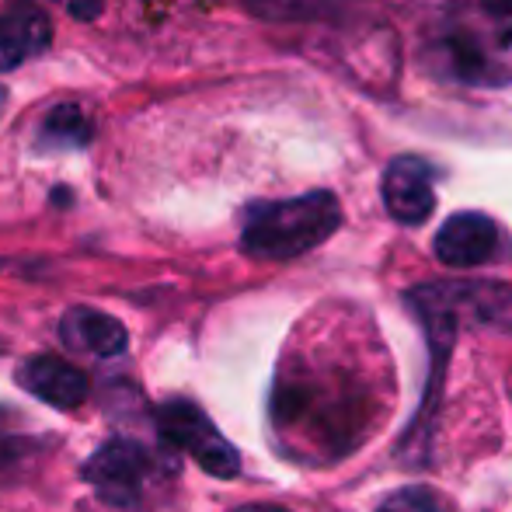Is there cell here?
<instances>
[{"label":"cell","mask_w":512,"mask_h":512,"mask_svg":"<svg viewBox=\"0 0 512 512\" xmlns=\"http://www.w3.org/2000/svg\"><path fill=\"white\" fill-rule=\"evenodd\" d=\"M338 223H342V206L324 189L297 199L255 203L244 216L241 248L262 262H290L328 241Z\"/></svg>","instance_id":"cell-1"},{"label":"cell","mask_w":512,"mask_h":512,"mask_svg":"<svg viewBox=\"0 0 512 512\" xmlns=\"http://www.w3.org/2000/svg\"><path fill=\"white\" fill-rule=\"evenodd\" d=\"M49 39H53V25L42 7L18 0L0 11V74L18 70L25 60L46 53Z\"/></svg>","instance_id":"cell-7"},{"label":"cell","mask_w":512,"mask_h":512,"mask_svg":"<svg viewBox=\"0 0 512 512\" xmlns=\"http://www.w3.org/2000/svg\"><path fill=\"white\" fill-rule=\"evenodd\" d=\"M234 512H286V509H279V506H241Z\"/></svg>","instance_id":"cell-14"},{"label":"cell","mask_w":512,"mask_h":512,"mask_svg":"<svg viewBox=\"0 0 512 512\" xmlns=\"http://www.w3.org/2000/svg\"><path fill=\"white\" fill-rule=\"evenodd\" d=\"M384 206L405 227H418L436 209V189H432V168L429 161L415 154L394 157L384 171Z\"/></svg>","instance_id":"cell-4"},{"label":"cell","mask_w":512,"mask_h":512,"mask_svg":"<svg viewBox=\"0 0 512 512\" xmlns=\"http://www.w3.org/2000/svg\"><path fill=\"white\" fill-rule=\"evenodd\" d=\"M25 450H28V443H21V439H11V436L0 432V474L11 471V467L25 457Z\"/></svg>","instance_id":"cell-12"},{"label":"cell","mask_w":512,"mask_h":512,"mask_svg":"<svg viewBox=\"0 0 512 512\" xmlns=\"http://www.w3.org/2000/svg\"><path fill=\"white\" fill-rule=\"evenodd\" d=\"M377 512H446V509H443V499H439L432 488L408 485V488H398V492L387 495Z\"/></svg>","instance_id":"cell-11"},{"label":"cell","mask_w":512,"mask_h":512,"mask_svg":"<svg viewBox=\"0 0 512 512\" xmlns=\"http://www.w3.org/2000/svg\"><path fill=\"white\" fill-rule=\"evenodd\" d=\"M157 436L171 446L182 450L203 467L213 478H234L241 471V453L216 432V425L209 422V415L199 405L185 398H171L157 408Z\"/></svg>","instance_id":"cell-3"},{"label":"cell","mask_w":512,"mask_h":512,"mask_svg":"<svg viewBox=\"0 0 512 512\" xmlns=\"http://www.w3.org/2000/svg\"><path fill=\"white\" fill-rule=\"evenodd\" d=\"M4 102H7V91H4V84H0V112H4Z\"/></svg>","instance_id":"cell-15"},{"label":"cell","mask_w":512,"mask_h":512,"mask_svg":"<svg viewBox=\"0 0 512 512\" xmlns=\"http://www.w3.org/2000/svg\"><path fill=\"white\" fill-rule=\"evenodd\" d=\"M432 251L450 269H474V265H485L488 258H495V251H499V227L492 223V216L474 213V209L471 213H453L439 227Z\"/></svg>","instance_id":"cell-5"},{"label":"cell","mask_w":512,"mask_h":512,"mask_svg":"<svg viewBox=\"0 0 512 512\" xmlns=\"http://www.w3.org/2000/svg\"><path fill=\"white\" fill-rule=\"evenodd\" d=\"M91 136H95V126H91V119L84 115V108L74 102H63V105L49 108V115L42 119L39 150H74V147L91 143Z\"/></svg>","instance_id":"cell-10"},{"label":"cell","mask_w":512,"mask_h":512,"mask_svg":"<svg viewBox=\"0 0 512 512\" xmlns=\"http://www.w3.org/2000/svg\"><path fill=\"white\" fill-rule=\"evenodd\" d=\"M67 11L77 21H95L102 14V0H67Z\"/></svg>","instance_id":"cell-13"},{"label":"cell","mask_w":512,"mask_h":512,"mask_svg":"<svg viewBox=\"0 0 512 512\" xmlns=\"http://www.w3.org/2000/svg\"><path fill=\"white\" fill-rule=\"evenodd\" d=\"M18 384L49 408L70 411L88 398V377L60 356H32L18 366Z\"/></svg>","instance_id":"cell-6"},{"label":"cell","mask_w":512,"mask_h":512,"mask_svg":"<svg viewBox=\"0 0 512 512\" xmlns=\"http://www.w3.org/2000/svg\"><path fill=\"white\" fill-rule=\"evenodd\" d=\"M178 474V460L140 439H108L84 464V481L112 509L140 512Z\"/></svg>","instance_id":"cell-2"},{"label":"cell","mask_w":512,"mask_h":512,"mask_svg":"<svg viewBox=\"0 0 512 512\" xmlns=\"http://www.w3.org/2000/svg\"><path fill=\"white\" fill-rule=\"evenodd\" d=\"M439 56H443L446 70L464 84H506V70L495 67L488 49L474 39L471 32H450L439 42Z\"/></svg>","instance_id":"cell-9"},{"label":"cell","mask_w":512,"mask_h":512,"mask_svg":"<svg viewBox=\"0 0 512 512\" xmlns=\"http://www.w3.org/2000/svg\"><path fill=\"white\" fill-rule=\"evenodd\" d=\"M60 338L67 349L84 352V356H95V359H115L129 345L126 324L95 307L67 310V317L60 321Z\"/></svg>","instance_id":"cell-8"}]
</instances>
